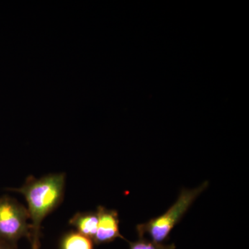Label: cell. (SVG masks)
<instances>
[{"label":"cell","instance_id":"cell-8","mask_svg":"<svg viewBox=\"0 0 249 249\" xmlns=\"http://www.w3.org/2000/svg\"><path fill=\"white\" fill-rule=\"evenodd\" d=\"M0 249H13L12 247H10L9 245H6V244L4 243V242H1L0 241Z\"/></svg>","mask_w":249,"mask_h":249},{"label":"cell","instance_id":"cell-6","mask_svg":"<svg viewBox=\"0 0 249 249\" xmlns=\"http://www.w3.org/2000/svg\"><path fill=\"white\" fill-rule=\"evenodd\" d=\"M60 249H93V242L89 237L77 231L64 234L60 239Z\"/></svg>","mask_w":249,"mask_h":249},{"label":"cell","instance_id":"cell-2","mask_svg":"<svg viewBox=\"0 0 249 249\" xmlns=\"http://www.w3.org/2000/svg\"><path fill=\"white\" fill-rule=\"evenodd\" d=\"M208 186L209 182L205 181L194 189L183 188L178 196V200L165 213L137 226L136 229L139 238H144V236L147 235L150 236L152 242L163 244L168 240L173 228L181 220L197 196Z\"/></svg>","mask_w":249,"mask_h":249},{"label":"cell","instance_id":"cell-4","mask_svg":"<svg viewBox=\"0 0 249 249\" xmlns=\"http://www.w3.org/2000/svg\"><path fill=\"white\" fill-rule=\"evenodd\" d=\"M98 227L93 242L96 245L110 243L116 238H125L119 231V214L115 210L106 209L99 206L96 210Z\"/></svg>","mask_w":249,"mask_h":249},{"label":"cell","instance_id":"cell-1","mask_svg":"<svg viewBox=\"0 0 249 249\" xmlns=\"http://www.w3.org/2000/svg\"><path fill=\"white\" fill-rule=\"evenodd\" d=\"M65 175L51 174L40 178L28 177L25 183L19 188H10L25 197L28 212L31 220L32 249H40L41 224L44 219L63 201L65 193Z\"/></svg>","mask_w":249,"mask_h":249},{"label":"cell","instance_id":"cell-7","mask_svg":"<svg viewBox=\"0 0 249 249\" xmlns=\"http://www.w3.org/2000/svg\"><path fill=\"white\" fill-rule=\"evenodd\" d=\"M129 249H175V244L163 245L156 243L152 241L145 240V238H139L137 242H128Z\"/></svg>","mask_w":249,"mask_h":249},{"label":"cell","instance_id":"cell-3","mask_svg":"<svg viewBox=\"0 0 249 249\" xmlns=\"http://www.w3.org/2000/svg\"><path fill=\"white\" fill-rule=\"evenodd\" d=\"M30 219L27 209L9 196L0 197V241L17 249L22 237L31 240Z\"/></svg>","mask_w":249,"mask_h":249},{"label":"cell","instance_id":"cell-5","mask_svg":"<svg viewBox=\"0 0 249 249\" xmlns=\"http://www.w3.org/2000/svg\"><path fill=\"white\" fill-rule=\"evenodd\" d=\"M69 224L76 229L77 232L93 240L98 227L96 212H78L70 219Z\"/></svg>","mask_w":249,"mask_h":249}]
</instances>
